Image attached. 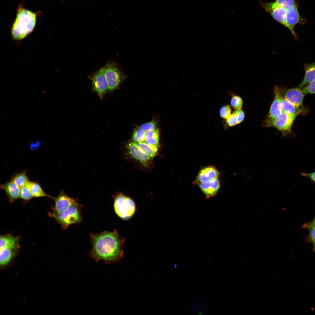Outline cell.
Returning a JSON list of instances; mask_svg holds the SVG:
<instances>
[{"mask_svg": "<svg viewBox=\"0 0 315 315\" xmlns=\"http://www.w3.org/2000/svg\"><path fill=\"white\" fill-rule=\"evenodd\" d=\"M305 74L302 81L297 87L302 88L315 80V62L304 65Z\"/></svg>", "mask_w": 315, "mask_h": 315, "instance_id": "d6986e66", "label": "cell"}, {"mask_svg": "<svg viewBox=\"0 0 315 315\" xmlns=\"http://www.w3.org/2000/svg\"><path fill=\"white\" fill-rule=\"evenodd\" d=\"M157 126L156 122L154 120L141 125L140 128L145 132L155 130Z\"/></svg>", "mask_w": 315, "mask_h": 315, "instance_id": "f546056e", "label": "cell"}, {"mask_svg": "<svg viewBox=\"0 0 315 315\" xmlns=\"http://www.w3.org/2000/svg\"><path fill=\"white\" fill-rule=\"evenodd\" d=\"M41 144V142L39 140L32 143L30 145V148L32 150L38 148Z\"/></svg>", "mask_w": 315, "mask_h": 315, "instance_id": "d590c367", "label": "cell"}, {"mask_svg": "<svg viewBox=\"0 0 315 315\" xmlns=\"http://www.w3.org/2000/svg\"><path fill=\"white\" fill-rule=\"evenodd\" d=\"M20 239V236H14L10 233L1 235L0 249L7 248L19 249Z\"/></svg>", "mask_w": 315, "mask_h": 315, "instance_id": "e0dca14e", "label": "cell"}, {"mask_svg": "<svg viewBox=\"0 0 315 315\" xmlns=\"http://www.w3.org/2000/svg\"><path fill=\"white\" fill-rule=\"evenodd\" d=\"M302 21L296 5L289 6L286 8V27L290 31L295 40H297L298 37L294 31L295 27L297 24L301 23Z\"/></svg>", "mask_w": 315, "mask_h": 315, "instance_id": "8fae6325", "label": "cell"}, {"mask_svg": "<svg viewBox=\"0 0 315 315\" xmlns=\"http://www.w3.org/2000/svg\"><path fill=\"white\" fill-rule=\"evenodd\" d=\"M146 133L145 131L141 128H137L134 131L133 139L137 143L145 142Z\"/></svg>", "mask_w": 315, "mask_h": 315, "instance_id": "484cf974", "label": "cell"}, {"mask_svg": "<svg viewBox=\"0 0 315 315\" xmlns=\"http://www.w3.org/2000/svg\"><path fill=\"white\" fill-rule=\"evenodd\" d=\"M274 92L275 94L274 99L265 121V126L279 116L283 112L280 105L279 88L276 86Z\"/></svg>", "mask_w": 315, "mask_h": 315, "instance_id": "7c38bea8", "label": "cell"}, {"mask_svg": "<svg viewBox=\"0 0 315 315\" xmlns=\"http://www.w3.org/2000/svg\"><path fill=\"white\" fill-rule=\"evenodd\" d=\"M303 90L306 94H315V80L307 85L303 89Z\"/></svg>", "mask_w": 315, "mask_h": 315, "instance_id": "1f68e13d", "label": "cell"}, {"mask_svg": "<svg viewBox=\"0 0 315 315\" xmlns=\"http://www.w3.org/2000/svg\"><path fill=\"white\" fill-rule=\"evenodd\" d=\"M280 102L282 111L290 115L297 116L304 111V109L303 107H299L294 105L284 98L280 94Z\"/></svg>", "mask_w": 315, "mask_h": 315, "instance_id": "ac0fdd59", "label": "cell"}, {"mask_svg": "<svg viewBox=\"0 0 315 315\" xmlns=\"http://www.w3.org/2000/svg\"><path fill=\"white\" fill-rule=\"evenodd\" d=\"M114 198L113 208L117 215L123 220L131 218L136 210V206L134 201L121 193L116 194Z\"/></svg>", "mask_w": 315, "mask_h": 315, "instance_id": "5b68a950", "label": "cell"}, {"mask_svg": "<svg viewBox=\"0 0 315 315\" xmlns=\"http://www.w3.org/2000/svg\"><path fill=\"white\" fill-rule=\"evenodd\" d=\"M82 205L78 201L66 210L59 213L51 211L48 213L50 217L54 218L61 225V228L65 230L74 224H80L82 221L81 210Z\"/></svg>", "mask_w": 315, "mask_h": 315, "instance_id": "3957f363", "label": "cell"}, {"mask_svg": "<svg viewBox=\"0 0 315 315\" xmlns=\"http://www.w3.org/2000/svg\"><path fill=\"white\" fill-rule=\"evenodd\" d=\"M280 94L284 98L294 105L303 106V102L305 94L301 88L295 87L290 89L279 88Z\"/></svg>", "mask_w": 315, "mask_h": 315, "instance_id": "ba28073f", "label": "cell"}, {"mask_svg": "<svg viewBox=\"0 0 315 315\" xmlns=\"http://www.w3.org/2000/svg\"><path fill=\"white\" fill-rule=\"evenodd\" d=\"M230 104L232 107L235 109L241 108L243 101L242 99L237 96H233L231 99Z\"/></svg>", "mask_w": 315, "mask_h": 315, "instance_id": "4316f807", "label": "cell"}, {"mask_svg": "<svg viewBox=\"0 0 315 315\" xmlns=\"http://www.w3.org/2000/svg\"><path fill=\"white\" fill-rule=\"evenodd\" d=\"M300 174L303 177L309 179L312 182L315 183V172L309 173L301 172Z\"/></svg>", "mask_w": 315, "mask_h": 315, "instance_id": "e575fe53", "label": "cell"}, {"mask_svg": "<svg viewBox=\"0 0 315 315\" xmlns=\"http://www.w3.org/2000/svg\"><path fill=\"white\" fill-rule=\"evenodd\" d=\"M127 148L131 156L144 164H147L151 159L141 151L138 144L135 142L129 143Z\"/></svg>", "mask_w": 315, "mask_h": 315, "instance_id": "2e32d148", "label": "cell"}, {"mask_svg": "<svg viewBox=\"0 0 315 315\" xmlns=\"http://www.w3.org/2000/svg\"><path fill=\"white\" fill-rule=\"evenodd\" d=\"M231 111V108L229 105L223 106L220 109V116L222 118L227 119L230 115Z\"/></svg>", "mask_w": 315, "mask_h": 315, "instance_id": "f1b7e54d", "label": "cell"}, {"mask_svg": "<svg viewBox=\"0 0 315 315\" xmlns=\"http://www.w3.org/2000/svg\"><path fill=\"white\" fill-rule=\"evenodd\" d=\"M309 226L315 227V218L312 221L304 224L302 226L304 228Z\"/></svg>", "mask_w": 315, "mask_h": 315, "instance_id": "8d00e7d4", "label": "cell"}, {"mask_svg": "<svg viewBox=\"0 0 315 315\" xmlns=\"http://www.w3.org/2000/svg\"><path fill=\"white\" fill-rule=\"evenodd\" d=\"M137 144L141 151L151 158L156 154L158 148L147 144L145 142Z\"/></svg>", "mask_w": 315, "mask_h": 315, "instance_id": "cb8c5ba5", "label": "cell"}, {"mask_svg": "<svg viewBox=\"0 0 315 315\" xmlns=\"http://www.w3.org/2000/svg\"><path fill=\"white\" fill-rule=\"evenodd\" d=\"M33 197L27 184L20 188V198L23 204L28 203Z\"/></svg>", "mask_w": 315, "mask_h": 315, "instance_id": "d4e9b609", "label": "cell"}, {"mask_svg": "<svg viewBox=\"0 0 315 315\" xmlns=\"http://www.w3.org/2000/svg\"><path fill=\"white\" fill-rule=\"evenodd\" d=\"M265 10L276 21L286 27V8L278 4L275 1L262 4Z\"/></svg>", "mask_w": 315, "mask_h": 315, "instance_id": "30bf717a", "label": "cell"}, {"mask_svg": "<svg viewBox=\"0 0 315 315\" xmlns=\"http://www.w3.org/2000/svg\"><path fill=\"white\" fill-rule=\"evenodd\" d=\"M233 113L236 117L237 124L243 121L244 118L245 114L241 109L236 110Z\"/></svg>", "mask_w": 315, "mask_h": 315, "instance_id": "d6a6232c", "label": "cell"}, {"mask_svg": "<svg viewBox=\"0 0 315 315\" xmlns=\"http://www.w3.org/2000/svg\"><path fill=\"white\" fill-rule=\"evenodd\" d=\"M37 16V13L24 8L22 4H20L11 29L12 38L22 40L31 33L35 26Z\"/></svg>", "mask_w": 315, "mask_h": 315, "instance_id": "7a4b0ae2", "label": "cell"}, {"mask_svg": "<svg viewBox=\"0 0 315 315\" xmlns=\"http://www.w3.org/2000/svg\"><path fill=\"white\" fill-rule=\"evenodd\" d=\"M89 236L92 245L90 255L96 261L103 260L109 263L122 257L125 240L116 230L98 234L91 233Z\"/></svg>", "mask_w": 315, "mask_h": 315, "instance_id": "6da1fadb", "label": "cell"}, {"mask_svg": "<svg viewBox=\"0 0 315 315\" xmlns=\"http://www.w3.org/2000/svg\"><path fill=\"white\" fill-rule=\"evenodd\" d=\"M91 81V91L96 93L101 100L108 92L107 83L102 67L89 76Z\"/></svg>", "mask_w": 315, "mask_h": 315, "instance_id": "8992f818", "label": "cell"}, {"mask_svg": "<svg viewBox=\"0 0 315 315\" xmlns=\"http://www.w3.org/2000/svg\"><path fill=\"white\" fill-rule=\"evenodd\" d=\"M27 185L33 197H46L53 199V197L45 192L39 182L37 181H29Z\"/></svg>", "mask_w": 315, "mask_h": 315, "instance_id": "ffe728a7", "label": "cell"}, {"mask_svg": "<svg viewBox=\"0 0 315 315\" xmlns=\"http://www.w3.org/2000/svg\"><path fill=\"white\" fill-rule=\"evenodd\" d=\"M297 116L290 115L282 112L281 114L270 123L266 127L275 128L280 131L284 136H287L291 133L293 123Z\"/></svg>", "mask_w": 315, "mask_h": 315, "instance_id": "52a82bcc", "label": "cell"}, {"mask_svg": "<svg viewBox=\"0 0 315 315\" xmlns=\"http://www.w3.org/2000/svg\"><path fill=\"white\" fill-rule=\"evenodd\" d=\"M275 1L279 6L286 8L296 5L295 0H275Z\"/></svg>", "mask_w": 315, "mask_h": 315, "instance_id": "4dcf8cb0", "label": "cell"}, {"mask_svg": "<svg viewBox=\"0 0 315 315\" xmlns=\"http://www.w3.org/2000/svg\"><path fill=\"white\" fill-rule=\"evenodd\" d=\"M307 229L309 232L308 240L312 243L313 245V251H315V227H307L304 228Z\"/></svg>", "mask_w": 315, "mask_h": 315, "instance_id": "83f0119b", "label": "cell"}, {"mask_svg": "<svg viewBox=\"0 0 315 315\" xmlns=\"http://www.w3.org/2000/svg\"><path fill=\"white\" fill-rule=\"evenodd\" d=\"M0 189L4 192L10 203L20 198V188L11 180L1 184Z\"/></svg>", "mask_w": 315, "mask_h": 315, "instance_id": "4fadbf2b", "label": "cell"}, {"mask_svg": "<svg viewBox=\"0 0 315 315\" xmlns=\"http://www.w3.org/2000/svg\"><path fill=\"white\" fill-rule=\"evenodd\" d=\"M197 184L207 197L215 195L220 187V182L218 178L206 182L199 183Z\"/></svg>", "mask_w": 315, "mask_h": 315, "instance_id": "9a60e30c", "label": "cell"}, {"mask_svg": "<svg viewBox=\"0 0 315 315\" xmlns=\"http://www.w3.org/2000/svg\"><path fill=\"white\" fill-rule=\"evenodd\" d=\"M226 123L230 127L234 126L237 124L236 117L233 113L227 118Z\"/></svg>", "mask_w": 315, "mask_h": 315, "instance_id": "836d02e7", "label": "cell"}, {"mask_svg": "<svg viewBox=\"0 0 315 315\" xmlns=\"http://www.w3.org/2000/svg\"><path fill=\"white\" fill-rule=\"evenodd\" d=\"M219 172L214 166H209L202 169L197 175V183L210 181L218 178Z\"/></svg>", "mask_w": 315, "mask_h": 315, "instance_id": "5bb4252c", "label": "cell"}, {"mask_svg": "<svg viewBox=\"0 0 315 315\" xmlns=\"http://www.w3.org/2000/svg\"><path fill=\"white\" fill-rule=\"evenodd\" d=\"M52 199L54 202V205L52 206L51 212L55 213L66 210L78 201L77 199L69 196L62 190L61 191L58 196L53 197Z\"/></svg>", "mask_w": 315, "mask_h": 315, "instance_id": "9c48e42d", "label": "cell"}, {"mask_svg": "<svg viewBox=\"0 0 315 315\" xmlns=\"http://www.w3.org/2000/svg\"><path fill=\"white\" fill-rule=\"evenodd\" d=\"M20 188L27 184L29 181L27 174V170L15 173L10 177V179Z\"/></svg>", "mask_w": 315, "mask_h": 315, "instance_id": "44dd1931", "label": "cell"}, {"mask_svg": "<svg viewBox=\"0 0 315 315\" xmlns=\"http://www.w3.org/2000/svg\"><path fill=\"white\" fill-rule=\"evenodd\" d=\"M145 142L158 148L159 143L158 129L147 131L146 133Z\"/></svg>", "mask_w": 315, "mask_h": 315, "instance_id": "603a6c76", "label": "cell"}, {"mask_svg": "<svg viewBox=\"0 0 315 315\" xmlns=\"http://www.w3.org/2000/svg\"><path fill=\"white\" fill-rule=\"evenodd\" d=\"M102 68L107 81L108 92H112L119 88L126 76L114 61H108Z\"/></svg>", "mask_w": 315, "mask_h": 315, "instance_id": "277c9868", "label": "cell"}, {"mask_svg": "<svg viewBox=\"0 0 315 315\" xmlns=\"http://www.w3.org/2000/svg\"><path fill=\"white\" fill-rule=\"evenodd\" d=\"M18 249L4 248L0 249V263L4 266L8 264L14 257Z\"/></svg>", "mask_w": 315, "mask_h": 315, "instance_id": "7402d4cb", "label": "cell"}]
</instances>
